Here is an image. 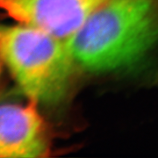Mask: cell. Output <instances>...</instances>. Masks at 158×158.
<instances>
[{
  "instance_id": "1",
  "label": "cell",
  "mask_w": 158,
  "mask_h": 158,
  "mask_svg": "<svg viewBox=\"0 0 158 158\" xmlns=\"http://www.w3.org/2000/svg\"><path fill=\"white\" fill-rule=\"evenodd\" d=\"M65 41L86 71L132 67L158 47V0H106Z\"/></svg>"
},
{
  "instance_id": "2",
  "label": "cell",
  "mask_w": 158,
  "mask_h": 158,
  "mask_svg": "<svg viewBox=\"0 0 158 158\" xmlns=\"http://www.w3.org/2000/svg\"><path fill=\"white\" fill-rule=\"evenodd\" d=\"M0 58L37 104L62 100L77 67L65 40L22 24L0 25Z\"/></svg>"
},
{
  "instance_id": "3",
  "label": "cell",
  "mask_w": 158,
  "mask_h": 158,
  "mask_svg": "<svg viewBox=\"0 0 158 158\" xmlns=\"http://www.w3.org/2000/svg\"><path fill=\"white\" fill-rule=\"evenodd\" d=\"M106 0H0L13 19L66 40Z\"/></svg>"
},
{
  "instance_id": "4",
  "label": "cell",
  "mask_w": 158,
  "mask_h": 158,
  "mask_svg": "<svg viewBox=\"0 0 158 158\" xmlns=\"http://www.w3.org/2000/svg\"><path fill=\"white\" fill-rule=\"evenodd\" d=\"M30 100L26 106H0V157L37 158L49 155L47 125Z\"/></svg>"
},
{
  "instance_id": "5",
  "label": "cell",
  "mask_w": 158,
  "mask_h": 158,
  "mask_svg": "<svg viewBox=\"0 0 158 158\" xmlns=\"http://www.w3.org/2000/svg\"><path fill=\"white\" fill-rule=\"evenodd\" d=\"M2 65H3V62L1 61V58H0V73H1V69H2Z\"/></svg>"
}]
</instances>
